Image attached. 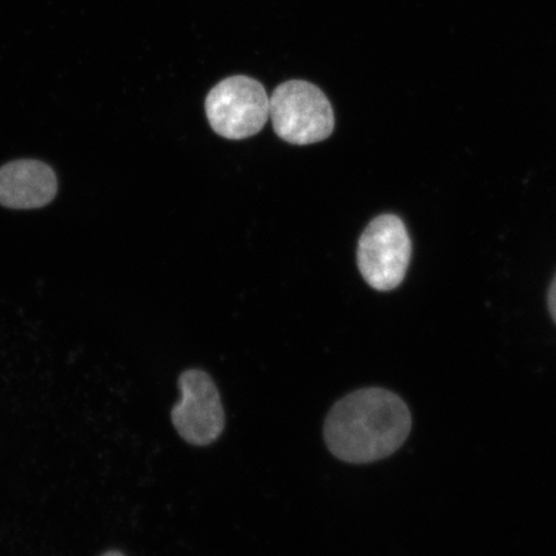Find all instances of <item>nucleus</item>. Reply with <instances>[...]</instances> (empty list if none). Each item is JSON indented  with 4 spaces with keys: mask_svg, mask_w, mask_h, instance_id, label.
I'll list each match as a JSON object with an SVG mask.
<instances>
[{
    "mask_svg": "<svg viewBox=\"0 0 556 556\" xmlns=\"http://www.w3.org/2000/svg\"><path fill=\"white\" fill-rule=\"evenodd\" d=\"M406 402L384 388H364L332 406L324 426L326 446L340 462L370 464L392 456L412 433Z\"/></svg>",
    "mask_w": 556,
    "mask_h": 556,
    "instance_id": "f257e3e1",
    "label": "nucleus"
},
{
    "mask_svg": "<svg viewBox=\"0 0 556 556\" xmlns=\"http://www.w3.org/2000/svg\"><path fill=\"white\" fill-rule=\"evenodd\" d=\"M269 117L276 135L291 144H312L328 139L336 116L321 89L304 80H289L269 97Z\"/></svg>",
    "mask_w": 556,
    "mask_h": 556,
    "instance_id": "f03ea898",
    "label": "nucleus"
},
{
    "mask_svg": "<svg viewBox=\"0 0 556 556\" xmlns=\"http://www.w3.org/2000/svg\"><path fill=\"white\" fill-rule=\"evenodd\" d=\"M208 123L227 139L258 135L269 117V97L262 83L245 75L229 76L208 92L205 101Z\"/></svg>",
    "mask_w": 556,
    "mask_h": 556,
    "instance_id": "7ed1b4c3",
    "label": "nucleus"
},
{
    "mask_svg": "<svg viewBox=\"0 0 556 556\" xmlns=\"http://www.w3.org/2000/svg\"><path fill=\"white\" fill-rule=\"evenodd\" d=\"M413 245L405 224L393 214L380 215L367 226L358 243V267L375 290H393L405 278Z\"/></svg>",
    "mask_w": 556,
    "mask_h": 556,
    "instance_id": "20e7f679",
    "label": "nucleus"
},
{
    "mask_svg": "<svg viewBox=\"0 0 556 556\" xmlns=\"http://www.w3.org/2000/svg\"><path fill=\"white\" fill-rule=\"evenodd\" d=\"M182 400L172 409V422L182 440L205 447L218 440L226 427L220 394L211 375L199 368L180 374Z\"/></svg>",
    "mask_w": 556,
    "mask_h": 556,
    "instance_id": "39448f33",
    "label": "nucleus"
},
{
    "mask_svg": "<svg viewBox=\"0 0 556 556\" xmlns=\"http://www.w3.org/2000/svg\"><path fill=\"white\" fill-rule=\"evenodd\" d=\"M58 178L39 160H16L0 168V204L11 208H37L58 193Z\"/></svg>",
    "mask_w": 556,
    "mask_h": 556,
    "instance_id": "423d86ee",
    "label": "nucleus"
},
{
    "mask_svg": "<svg viewBox=\"0 0 556 556\" xmlns=\"http://www.w3.org/2000/svg\"><path fill=\"white\" fill-rule=\"evenodd\" d=\"M548 308H551L552 316L556 324V277L552 283L551 291H548Z\"/></svg>",
    "mask_w": 556,
    "mask_h": 556,
    "instance_id": "0eeeda50",
    "label": "nucleus"
},
{
    "mask_svg": "<svg viewBox=\"0 0 556 556\" xmlns=\"http://www.w3.org/2000/svg\"><path fill=\"white\" fill-rule=\"evenodd\" d=\"M102 556H125L121 552H109L106 554H103Z\"/></svg>",
    "mask_w": 556,
    "mask_h": 556,
    "instance_id": "6e6552de",
    "label": "nucleus"
}]
</instances>
